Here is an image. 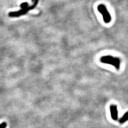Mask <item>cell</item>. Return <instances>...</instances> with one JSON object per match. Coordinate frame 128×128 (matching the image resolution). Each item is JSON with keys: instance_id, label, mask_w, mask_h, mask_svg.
Wrapping results in <instances>:
<instances>
[{"instance_id": "obj_6", "label": "cell", "mask_w": 128, "mask_h": 128, "mask_svg": "<svg viewBox=\"0 0 128 128\" xmlns=\"http://www.w3.org/2000/svg\"><path fill=\"white\" fill-rule=\"evenodd\" d=\"M28 6H29L28 3L27 2H24L20 4V8H22V9H24V8H27Z\"/></svg>"}, {"instance_id": "obj_7", "label": "cell", "mask_w": 128, "mask_h": 128, "mask_svg": "<svg viewBox=\"0 0 128 128\" xmlns=\"http://www.w3.org/2000/svg\"><path fill=\"white\" fill-rule=\"evenodd\" d=\"M6 122H3L2 124H0V128H6Z\"/></svg>"}, {"instance_id": "obj_2", "label": "cell", "mask_w": 128, "mask_h": 128, "mask_svg": "<svg viewBox=\"0 0 128 128\" xmlns=\"http://www.w3.org/2000/svg\"><path fill=\"white\" fill-rule=\"evenodd\" d=\"M33 2V4L30 6H28L27 8H24V9H22L18 11L14 12H10L9 14V16L10 17H18L19 16H23L26 14L29 11L33 10V9L36 6L39 0H32Z\"/></svg>"}, {"instance_id": "obj_4", "label": "cell", "mask_w": 128, "mask_h": 128, "mask_svg": "<svg viewBox=\"0 0 128 128\" xmlns=\"http://www.w3.org/2000/svg\"><path fill=\"white\" fill-rule=\"evenodd\" d=\"M111 118L114 121H117L118 119V110L117 106L115 105H111L110 107Z\"/></svg>"}, {"instance_id": "obj_3", "label": "cell", "mask_w": 128, "mask_h": 128, "mask_svg": "<svg viewBox=\"0 0 128 128\" xmlns=\"http://www.w3.org/2000/svg\"><path fill=\"white\" fill-rule=\"evenodd\" d=\"M98 10L102 16L104 22L106 24L110 23L112 20V17L106 7L104 4H100L97 7Z\"/></svg>"}, {"instance_id": "obj_1", "label": "cell", "mask_w": 128, "mask_h": 128, "mask_svg": "<svg viewBox=\"0 0 128 128\" xmlns=\"http://www.w3.org/2000/svg\"><path fill=\"white\" fill-rule=\"evenodd\" d=\"M100 61L102 63L114 66L117 70H120L121 68V60L118 57H114L111 55H105L102 56L100 59Z\"/></svg>"}, {"instance_id": "obj_5", "label": "cell", "mask_w": 128, "mask_h": 128, "mask_svg": "<svg viewBox=\"0 0 128 128\" xmlns=\"http://www.w3.org/2000/svg\"><path fill=\"white\" fill-rule=\"evenodd\" d=\"M128 121V111L126 112V113L122 116V117L120 119L119 123L120 124H123Z\"/></svg>"}]
</instances>
